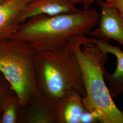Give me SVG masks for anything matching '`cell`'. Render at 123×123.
<instances>
[{
  "instance_id": "cell-1",
  "label": "cell",
  "mask_w": 123,
  "mask_h": 123,
  "mask_svg": "<svg viewBox=\"0 0 123 123\" xmlns=\"http://www.w3.org/2000/svg\"><path fill=\"white\" fill-rule=\"evenodd\" d=\"M96 9L79 10L55 16L40 15L26 21L10 38L23 41L36 50L55 51L65 47L77 36H88L98 24Z\"/></svg>"
},
{
  "instance_id": "cell-2",
  "label": "cell",
  "mask_w": 123,
  "mask_h": 123,
  "mask_svg": "<svg viewBox=\"0 0 123 123\" xmlns=\"http://www.w3.org/2000/svg\"><path fill=\"white\" fill-rule=\"evenodd\" d=\"M88 36H77L69 41L81 67L86 96V109L97 113L100 123H123V112L114 103L105 83L108 54L89 42Z\"/></svg>"
},
{
  "instance_id": "cell-3",
  "label": "cell",
  "mask_w": 123,
  "mask_h": 123,
  "mask_svg": "<svg viewBox=\"0 0 123 123\" xmlns=\"http://www.w3.org/2000/svg\"><path fill=\"white\" fill-rule=\"evenodd\" d=\"M35 69L38 92L53 106L70 94L85 97L82 70L69 43L55 51L36 50Z\"/></svg>"
},
{
  "instance_id": "cell-4",
  "label": "cell",
  "mask_w": 123,
  "mask_h": 123,
  "mask_svg": "<svg viewBox=\"0 0 123 123\" xmlns=\"http://www.w3.org/2000/svg\"><path fill=\"white\" fill-rule=\"evenodd\" d=\"M36 50L23 41H0V73L17 96L22 107L38 92L35 69Z\"/></svg>"
},
{
  "instance_id": "cell-5",
  "label": "cell",
  "mask_w": 123,
  "mask_h": 123,
  "mask_svg": "<svg viewBox=\"0 0 123 123\" xmlns=\"http://www.w3.org/2000/svg\"><path fill=\"white\" fill-rule=\"evenodd\" d=\"M100 8L98 26L88 36L100 39H113L123 46V17L103 0H97Z\"/></svg>"
},
{
  "instance_id": "cell-6",
  "label": "cell",
  "mask_w": 123,
  "mask_h": 123,
  "mask_svg": "<svg viewBox=\"0 0 123 123\" xmlns=\"http://www.w3.org/2000/svg\"><path fill=\"white\" fill-rule=\"evenodd\" d=\"M71 0H34L28 3L16 20L18 25L40 15L55 16L79 10Z\"/></svg>"
},
{
  "instance_id": "cell-7",
  "label": "cell",
  "mask_w": 123,
  "mask_h": 123,
  "mask_svg": "<svg viewBox=\"0 0 123 123\" xmlns=\"http://www.w3.org/2000/svg\"><path fill=\"white\" fill-rule=\"evenodd\" d=\"M89 42L95 44L103 52L114 55L116 58L117 66L112 74L106 72L105 74V81L110 95L112 98H116L123 94V51L119 47L110 44V40L89 37Z\"/></svg>"
},
{
  "instance_id": "cell-8",
  "label": "cell",
  "mask_w": 123,
  "mask_h": 123,
  "mask_svg": "<svg viewBox=\"0 0 123 123\" xmlns=\"http://www.w3.org/2000/svg\"><path fill=\"white\" fill-rule=\"evenodd\" d=\"M20 123H56L54 106L38 93L22 107Z\"/></svg>"
},
{
  "instance_id": "cell-9",
  "label": "cell",
  "mask_w": 123,
  "mask_h": 123,
  "mask_svg": "<svg viewBox=\"0 0 123 123\" xmlns=\"http://www.w3.org/2000/svg\"><path fill=\"white\" fill-rule=\"evenodd\" d=\"M87 110L83 98L77 94L66 96L54 105L57 123H80L82 116Z\"/></svg>"
},
{
  "instance_id": "cell-10",
  "label": "cell",
  "mask_w": 123,
  "mask_h": 123,
  "mask_svg": "<svg viewBox=\"0 0 123 123\" xmlns=\"http://www.w3.org/2000/svg\"><path fill=\"white\" fill-rule=\"evenodd\" d=\"M26 5L23 0H10L0 5V41L10 38L18 31L17 19Z\"/></svg>"
},
{
  "instance_id": "cell-11",
  "label": "cell",
  "mask_w": 123,
  "mask_h": 123,
  "mask_svg": "<svg viewBox=\"0 0 123 123\" xmlns=\"http://www.w3.org/2000/svg\"><path fill=\"white\" fill-rule=\"evenodd\" d=\"M2 114L0 123H20L22 106L13 92L6 93L1 100Z\"/></svg>"
},
{
  "instance_id": "cell-12",
  "label": "cell",
  "mask_w": 123,
  "mask_h": 123,
  "mask_svg": "<svg viewBox=\"0 0 123 123\" xmlns=\"http://www.w3.org/2000/svg\"><path fill=\"white\" fill-rule=\"evenodd\" d=\"M98 122H99V116L97 113L88 110L84 112L80 121V123H97Z\"/></svg>"
},
{
  "instance_id": "cell-13",
  "label": "cell",
  "mask_w": 123,
  "mask_h": 123,
  "mask_svg": "<svg viewBox=\"0 0 123 123\" xmlns=\"http://www.w3.org/2000/svg\"><path fill=\"white\" fill-rule=\"evenodd\" d=\"M104 2L107 6L116 9L123 17V0H106Z\"/></svg>"
},
{
  "instance_id": "cell-14",
  "label": "cell",
  "mask_w": 123,
  "mask_h": 123,
  "mask_svg": "<svg viewBox=\"0 0 123 123\" xmlns=\"http://www.w3.org/2000/svg\"><path fill=\"white\" fill-rule=\"evenodd\" d=\"M11 89L7 81L0 73V99Z\"/></svg>"
},
{
  "instance_id": "cell-15",
  "label": "cell",
  "mask_w": 123,
  "mask_h": 123,
  "mask_svg": "<svg viewBox=\"0 0 123 123\" xmlns=\"http://www.w3.org/2000/svg\"><path fill=\"white\" fill-rule=\"evenodd\" d=\"M97 1V0H84L83 4V9L88 10L90 8L91 6L93 4V3Z\"/></svg>"
},
{
  "instance_id": "cell-16",
  "label": "cell",
  "mask_w": 123,
  "mask_h": 123,
  "mask_svg": "<svg viewBox=\"0 0 123 123\" xmlns=\"http://www.w3.org/2000/svg\"><path fill=\"white\" fill-rule=\"evenodd\" d=\"M34 0H23V1L25 2L26 4H28V3L30 2L31 1H33ZM72 1H73L75 4H82L83 5L84 0H71Z\"/></svg>"
},
{
  "instance_id": "cell-17",
  "label": "cell",
  "mask_w": 123,
  "mask_h": 123,
  "mask_svg": "<svg viewBox=\"0 0 123 123\" xmlns=\"http://www.w3.org/2000/svg\"><path fill=\"white\" fill-rule=\"evenodd\" d=\"M1 98L0 99V119L1 116V114H2V109H1Z\"/></svg>"
},
{
  "instance_id": "cell-18",
  "label": "cell",
  "mask_w": 123,
  "mask_h": 123,
  "mask_svg": "<svg viewBox=\"0 0 123 123\" xmlns=\"http://www.w3.org/2000/svg\"><path fill=\"white\" fill-rule=\"evenodd\" d=\"M4 2H5V1L4 0H0V5L2 4V3H4Z\"/></svg>"
},
{
  "instance_id": "cell-19",
  "label": "cell",
  "mask_w": 123,
  "mask_h": 123,
  "mask_svg": "<svg viewBox=\"0 0 123 123\" xmlns=\"http://www.w3.org/2000/svg\"><path fill=\"white\" fill-rule=\"evenodd\" d=\"M5 0V1H8V0Z\"/></svg>"
}]
</instances>
